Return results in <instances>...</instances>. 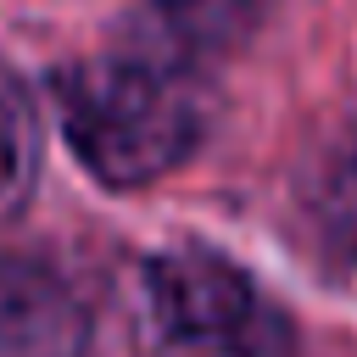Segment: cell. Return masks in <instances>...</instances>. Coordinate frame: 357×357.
<instances>
[{
  "mask_svg": "<svg viewBox=\"0 0 357 357\" xmlns=\"http://www.w3.org/2000/svg\"><path fill=\"white\" fill-rule=\"evenodd\" d=\"M212 73L123 33L50 78V100L73 162L100 190H151L173 178L212 128Z\"/></svg>",
  "mask_w": 357,
  "mask_h": 357,
  "instance_id": "1",
  "label": "cell"
},
{
  "mask_svg": "<svg viewBox=\"0 0 357 357\" xmlns=\"http://www.w3.org/2000/svg\"><path fill=\"white\" fill-rule=\"evenodd\" d=\"M151 324L206 357H290L296 335L284 307L218 245L184 240L145 262Z\"/></svg>",
  "mask_w": 357,
  "mask_h": 357,
  "instance_id": "2",
  "label": "cell"
},
{
  "mask_svg": "<svg viewBox=\"0 0 357 357\" xmlns=\"http://www.w3.org/2000/svg\"><path fill=\"white\" fill-rule=\"evenodd\" d=\"M0 357H89V301L45 257H0Z\"/></svg>",
  "mask_w": 357,
  "mask_h": 357,
  "instance_id": "3",
  "label": "cell"
},
{
  "mask_svg": "<svg viewBox=\"0 0 357 357\" xmlns=\"http://www.w3.org/2000/svg\"><path fill=\"white\" fill-rule=\"evenodd\" d=\"M262 17H268V0H139L128 17V33L218 78V67L251 45Z\"/></svg>",
  "mask_w": 357,
  "mask_h": 357,
  "instance_id": "4",
  "label": "cell"
},
{
  "mask_svg": "<svg viewBox=\"0 0 357 357\" xmlns=\"http://www.w3.org/2000/svg\"><path fill=\"white\" fill-rule=\"evenodd\" d=\"M39 167H45V128L33 89L0 61V223L33 201Z\"/></svg>",
  "mask_w": 357,
  "mask_h": 357,
  "instance_id": "5",
  "label": "cell"
},
{
  "mask_svg": "<svg viewBox=\"0 0 357 357\" xmlns=\"http://www.w3.org/2000/svg\"><path fill=\"white\" fill-rule=\"evenodd\" d=\"M301 212H307V229L318 234L324 257L357 262V145H335L318 162V173H307Z\"/></svg>",
  "mask_w": 357,
  "mask_h": 357,
  "instance_id": "6",
  "label": "cell"
}]
</instances>
